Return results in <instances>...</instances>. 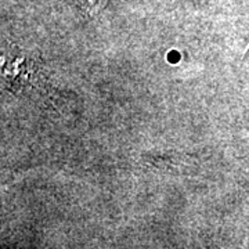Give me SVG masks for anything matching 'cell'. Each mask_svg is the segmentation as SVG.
I'll return each mask as SVG.
<instances>
[]
</instances>
